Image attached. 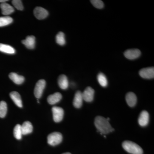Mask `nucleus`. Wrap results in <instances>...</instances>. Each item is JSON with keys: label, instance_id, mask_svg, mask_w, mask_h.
Listing matches in <instances>:
<instances>
[{"label": "nucleus", "instance_id": "f257e3e1", "mask_svg": "<svg viewBox=\"0 0 154 154\" xmlns=\"http://www.w3.org/2000/svg\"><path fill=\"white\" fill-rule=\"evenodd\" d=\"M94 123L96 128L98 130L97 131L100 132L101 134H107L114 130V128L111 126L107 119L102 116H98L96 117Z\"/></svg>", "mask_w": 154, "mask_h": 154}, {"label": "nucleus", "instance_id": "f03ea898", "mask_svg": "<svg viewBox=\"0 0 154 154\" xmlns=\"http://www.w3.org/2000/svg\"><path fill=\"white\" fill-rule=\"evenodd\" d=\"M122 147L128 152L132 154H143V149L136 143L130 141H125L122 144Z\"/></svg>", "mask_w": 154, "mask_h": 154}, {"label": "nucleus", "instance_id": "7ed1b4c3", "mask_svg": "<svg viewBox=\"0 0 154 154\" xmlns=\"http://www.w3.org/2000/svg\"><path fill=\"white\" fill-rule=\"evenodd\" d=\"M48 143L50 145L55 146L59 144L63 140V136L60 133L54 132L48 135L47 138Z\"/></svg>", "mask_w": 154, "mask_h": 154}, {"label": "nucleus", "instance_id": "20e7f679", "mask_svg": "<svg viewBox=\"0 0 154 154\" xmlns=\"http://www.w3.org/2000/svg\"><path fill=\"white\" fill-rule=\"evenodd\" d=\"M45 85H46V82L45 80L43 79L39 80L36 83L34 88V94L35 97L37 99L41 98Z\"/></svg>", "mask_w": 154, "mask_h": 154}, {"label": "nucleus", "instance_id": "39448f33", "mask_svg": "<svg viewBox=\"0 0 154 154\" xmlns=\"http://www.w3.org/2000/svg\"><path fill=\"white\" fill-rule=\"evenodd\" d=\"M53 119L56 122H59L62 120L64 115V110L61 107L54 106L52 108Z\"/></svg>", "mask_w": 154, "mask_h": 154}, {"label": "nucleus", "instance_id": "423d86ee", "mask_svg": "<svg viewBox=\"0 0 154 154\" xmlns=\"http://www.w3.org/2000/svg\"><path fill=\"white\" fill-rule=\"evenodd\" d=\"M95 91L91 87H88L82 93L83 100L86 102H90L94 100Z\"/></svg>", "mask_w": 154, "mask_h": 154}, {"label": "nucleus", "instance_id": "0eeeda50", "mask_svg": "<svg viewBox=\"0 0 154 154\" xmlns=\"http://www.w3.org/2000/svg\"><path fill=\"white\" fill-rule=\"evenodd\" d=\"M139 75L142 78L145 79H153L154 77V68H146L141 69L139 72Z\"/></svg>", "mask_w": 154, "mask_h": 154}, {"label": "nucleus", "instance_id": "6e6552de", "mask_svg": "<svg viewBox=\"0 0 154 154\" xmlns=\"http://www.w3.org/2000/svg\"><path fill=\"white\" fill-rule=\"evenodd\" d=\"M34 16L37 19L41 20L48 16V12L47 10L41 7H36L33 11Z\"/></svg>", "mask_w": 154, "mask_h": 154}, {"label": "nucleus", "instance_id": "1a4fd4ad", "mask_svg": "<svg viewBox=\"0 0 154 154\" xmlns=\"http://www.w3.org/2000/svg\"><path fill=\"white\" fill-rule=\"evenodd\" d=\"M125 57L129 60H134L137 58L141 55L140 50L137 49H128L124 53Z\"/></svg>", "mask_w": 154, "mask_h": 154}, {"label": "nucleus", "instance_id": "9d476101", "mask_svg": "<svg viewBox=\"0 0 154 154\" xmlns=\"http://www.w3.org/2000/svg\"><path fill=\"white\" fill-rule=\"evenodd\" d=\"M149 114L147 111L143 110L142 111L138 118V123L141 126L145 127L148 124L149 122Z\"/></svg>", "mask_w": 154, "mask_h": 154}, {"label": "nucleus", "instance_id": "9b49d317", "mask_svg": "<svg viewBox=\"0 0 154 154\" xmlns=\"http://www.w3.org/2000/svg\"><path fill=\"white\" fill-rule=\"evenodd\" d=\"M83 101L82 93L81 91H77L75 94L73 102L74 106L77 108H80L82 105Z\"/></svg>", "mask_w": 154, "mask_h": 154}, {"label": "nucleus", "instance_id": "f8f14e48", "mask_svg": "<svg viewBox=\"0 0 154 154\" xmlns=\"http://www.w3.org/2000/svg\"><path fill=\"white\" fill-rule=\"evenodd\" d=\"M125 99L128 105L130 107H134L137 102V98L135 94L132 92H129L126 94Z\"/></svg>", "mask_w": 154, "mask_h": 154}, {"label": "nucleus", "instance_id": "ddd939ff", "mask_svg": "<svg viewBox=\"0 0 154 154\" xmlns=\"http://www.w3.org/2000/svg\"><path fill=\"white\" fill-rule=\"evenodd\" d=\"M22 43L28 49H33L35 47V37L33 36H29L26 39L22 41Z\"/></svg>", "mask_w": 154, "mask_h": 154}, {"label": "nucleus", "instance_id": "4468645a", "mask_svg": "<svg viewBox=\"0 0 154 154\" xmlns=\"http://www.w3.org/2000/svg\"><path fill=\"white\" fill-rule=\"evenodd\" d=\"M10 96L11 99L18 107L20 108L22 107V99L20 94L18 92L13 91L10 93Z\"/></svg>", "mask_w": 154, "mask_h": 154}, {"label": "nucleus", "instance_id": "2eb2a0df", "mask_svg": "<svg viewBox=\"0 0 154 154\" xmlns=\"http://www.w3.org/2000/svg\"><path fill=\"white\" fill-rule=\"evenodd\" d=\"M62 98V96L60 93H56L55 94L50 95L48 97L47 101L49 104L53 105L59 102Z\"/></svg>", "mask_w": 154, "mask_h": 154}, {"label": "nucleus", "instance_id": "dca6fc26", "mask_svg": "<svg viewBox=\"0 0 154 154\" xmlns=\"http://www.w3.org/2000/svg\"><path fill=\"white\" fill-rule=\"evenodd\" d=\"M0 8L2 10V14L5 16L10 15L14 13V8L6 2L1 4L0 5Z\"/></svg>", "mask_w": 154, "mask_h": 154}, {"label": "nucleus", "instance_id": "f3484780", "mask_svg": "<svg viewBox=\"0 0 154 154\" xmlns=\"http://www.w3.org/2000/svg\"><path fill=\"white\" fill-rule=\"evenodd\" d=\"M58 83L60 88L63 90H66L68 88V80L65 75H61L59 77Z\"/></svg>", "mask_w": 154, "mask_h": 154}, {"label": "nucleus", "instance_id": "a211bd4d", "mask_svg": "<svg viewBox=\"0 0 154 154\" xmlns=\"http://www.w3.org/2000/svg\"><path fill=\"white\" fill-rule=\"evenodd\" d=\"M9 76L10 79L17 85H21L25 81V78L24 77L19 75L16 73H11Z\"/></svg>", "mask_w": 154, "mask_h": 154}, {"label": "nucleus", "instance_id": "6ab92c4d", "mask_svg": "<svg viewBox=\"0 0 154 154\" xmlns=\"http://www.w3.org/2000/svg\"><path fill=\"white\" fill-rule=\"evenodd\" d=\"M21 129H22V134H29L31 133L33 131V125L29 121L25 122L22 125H21Z\"/></svg>", "mask_w": 154, "mask_h": 154}, {"label": "nucleus", "instance_id": "aec40b11", "mask_svg": "<svg viewBox=\"0 0 154 154\" xmlns=\"http://www.w3.org/2000/svg\"><path fill=\"white\" fill-rule=\"evenodd\" d=\"M0 51L9 54H14L16 51L14 48L8 45L0 43Z\"/></svg>", "mask_w": 154, "mask_h": 154}, {"label": "nucleus", "instance_id": "412c9836", "mask_svg": "<svg viewBox=\"0 0 154 154\" xmlns=\"http://www.w3.org/2000/svg\"><path fill=\"white\" fill-rule=\"evenodd\" d=\"M97 80L100 85L103 87H107V80L106 77L102 73H100L97 76Z\"/></svg>", "mask_w": 154, "mask_h": 154}, {"label": "nucleus", "instance_id": "4be33fe9", "mask_svg": "<svg viewBox=\"0 0 154 154\" xmlns=\"http://www.w3.org/2000/svg\"><path fill=\"white\" fill-rule=\"evenodd\" d=\"M8 111L7 104L5 101L0 102V117L4 118L7 114Z\"/></svg>", "mask_w": 154, "mask_h": 154}, {"label": "nucleus", "instance_id": "5701e85b", "mask_svg": "<svg viewBox=\"0 0 154 154\" xmlns=\"http://www.w3.org/2000/svg\"><path fill=\"white\" fill-rule=\"evenodd\" d=\"M56 41L58 44L60 45H64L66 44L65 35L63 32H60L56 36Z\"/></svg>", "mask_w": 154, "mask_h": 154}, {"label": "nucleus", "instance_id": "b1692460", "mask_svg": "<svg viewBox=\"0 0 154 154\" xmlns=\"http://www.w3.org/2000/svg\"><path fill=\"white\" fill-rule=\"evenodd\" d=\"M14 137L17 140H21L22 138V133L21 125L17 124L14 128Z\"/></svg>", "mask_w": 154, "mask_h": 154}, {"label": "nucleus", "instance_id": "393cba45", "mask_svg": "<svg viewBox=\"0 0 154 154\" xmlns=\"http://www.w3.org/2000/svg\"><path fill=\"white\" fill-rule=\"evenodd\" d=\"M13 21V19L8 16L0 17V27L10 25Z\"/></svg>", "mask_w": 154, "mask_h": 154}, {"label": "nucleus", "instance_id": "a878e982", "mask_svg": "<svg viewBox=\"0 0 154 154\" xmlns=\"http://www.w3.org/2000/svg\"><path fill=\"white\" fill-rule=\"evenodd\" d=\"M91 3L94 7L98 9H102L104 8V5L103 2L100 0H92Z\"/></svg>", "mask_w": 154, "mask_h": 154}, {"label": "nucleus", "instance_id": "bb28decb", "mask_svg": "<svg viewBox=\"0 0 154 154\" xmlns=\"http://www.w3.org/2000/svg\"><path fill=\"white\" fill-rule=\"evenodd\" d=\"M12 4L19 11H22L24 9L22 2L20 0H14L12 1Z\"/></svg>", "mask_w": 154, "mask_h": 154}, {"label": "nucleus", "instance_id": "cd10ccee", "mask_svg": "<svg viewBox=\"0 0 154 154\" xmlns=\"http://www.w3.org/2000/svg\"><path fill=\"white\" fill-rule=\"evenodd\" d=\"M7 1H8L7 0H0V2L2 3H5Z\"/></svg>", "mask_w": 154, "mask_h": 154}, {"label": "nucleus", "instance_id": "c85d7f7f", "mask_svg": "<svg viewBox=\"0 0 154 154\" xmlns=\"http://www.w3.org/2000/svg\"><path fill=\"white\" fill-rule=\"evenodd\" d=\"M62 154H71L69 152H66V153H63Z\"/></svg>", "mask_w": 154, "mask_h": 154}, {"label": "nucleus", "instance_id": "c756f323", "mask_svg": "<svg viewBox=\"0 0 154 154\" xmlns=\"http://www.w3.org/2000/svg\"><path fill=\"white\" fill-rule=\"evenodd\" d=\"M104 137H105L106 138V136H104Z\"/></svg>", "mask_w": 154, "mask_h": 154}]
</instances>
